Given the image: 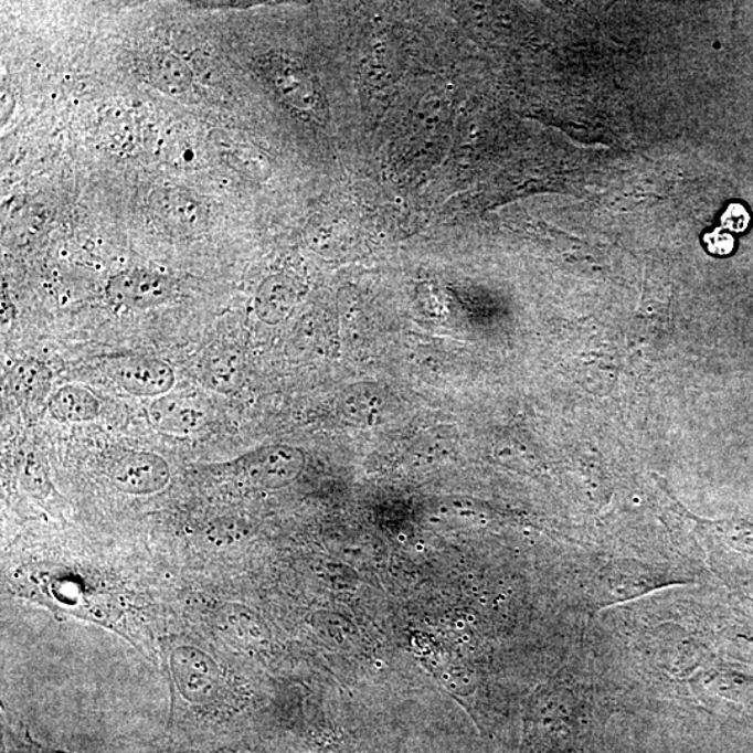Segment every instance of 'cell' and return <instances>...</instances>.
I'll use <instances>...</instances> for the list:
<instances>
[{"mask_svg":"<svg viewBox=\"0 0 753 753\" xmlns=\"http://www.w3.org/2000/svg\"><path fill=\"white\" fill-rule=\"evenodd\" d=\"M105 373L127 394L139 397H161L172 391L174 371L166 360L148 357H114L106 359Z\"/></svg>","mask_w":753,"mask_h":753,"instance_id":"7a4b0ae2","label":"cell"},{"mask_svg":"<svg viewBox=\"0 0 753 753\" xmlns=\"http://www.w3.org/2000/svg\"><path fill=\"white\" fill-rule=\"evenodd\" d=\"M750 224V215L744 206L731 205L723 216V225L730 231L741 232Z\"/></svg>","mask_w":753,"mask_h":753,"instance_id":"4fadbf2b","label":"cell"},{"mask_svg":"<svg viewBox=\"0 0 753 753\" xmlns=\"http://www.w3.org/2000/svg\"><path fill=\"white\" fill-rule=\"evenodd\" d=\"M146 72L153 86L168 94H183L192 83V74L179 57L166 51L148 56Z\"/></svg>","mask_w":753,"mask_h":753,"instance_id":"30bf717a","label":"cell"},{"mask_svg":"<svg viewBox=\"0 0 753 753\" xmlns=\"http://www.w3.org/2000/svg\"><path fill=\"white\" fill-rule=\"evenodd\" d=\"M158 215L169 224H198L201 219L200 206L188 195L173 192L161 194L157 198Z\"/></svg>","mask_w":753,"mask_h":753,"instance_id":"7c38bea8","label":"cell"},{"mask_svg":"<svg viewBox=\"0 0 753 753\" xmlns=\"http://www.w3.org/2000/svg\"><path fill=\"white\" fill-rule=\"evenodd\" d=\"M707 245L713 254H729L733 251L734 238L729 233L715 231L707 236Z\"/></svg>","mask_w":753,"mask_h":753,"instance_id":"5bb4252c","label":"cell"},{"mask_svg":"<svg viewBox=\"0 0 753 753\" xmlns=\"http://www.w3.org/2000/svg\"><path fill=\"white\" fill-rule=\"evenodd\" d=\"M153 427L163 433L190 434L206 422V413L193 397L163 395L151 402L147 410Z\"/></svg>","mask_w":753,"mask_h":753,"instance_id":"52a82bcc","label":"cell"},{"mask_svg":"<svg viewBox=\"0 0 753 753\" xmlns=\"http://www.w3.org/2000/svg\"><path fill=\"white\" fill-rule=\"evenodd\" d=\"M106 296L118 307L145 310L172 298L173 284L163 275L147 269H129L116 274L106 285Z\"/></svg>","mask_w":753,"mask_h":753,"instance_id":"8992f818","label":"cell"},{"mask_svg":"<svg viewBox=\"0 0 753 753\" xmlns=\"http://www.w3.org/2000/svg\"><path fill=\"white\" fill-rule=\"evenodd\" d=\"M169 660L174 686L185 701L206 704L219 699L222 691L220 667L203 650L179 646Z\"/></svg>","mask_w":753,"mask_h":753,"instance_id":"3957f363","label":"cell"},{"mask_svg":"<svg viewBox=\"0 0 753 753\" xmlns=\"http://www.w3.org/2000/svg\"><path fill=\"white\" fill-rule=\"evenodd\" d=\"M109 475L116 489L131 496L153 495L166 489L171 480L167 460L147 450H131L120 456Z\"/></svg>","mask_w":753,"mask_h":753,"instance_id":"5b68a950","label":"cell"},{"mask_svg":"<svg viewBox=\"0 0 753 753\" xmlns=\"http://www.w3.org/2000/svg\"><path fill=\"white\" fill-rule=\"evenodd\" d=\"M305 464L304 450L278 444L243 456L241 469L252 485L275 490L294 481L304 470Z\"/></svg>","mask_w":753,"mask_h":753,"instance_id":"277c9868","label":"cell"},{"mask_svg":"<svg viewBox=\"0 0 753 753\" xmlns=\"http://www.w3.org/2000/svg\"><path fill=\"white\" fill-rule=\"evenodd\" d=\"M295 301V291L288 279L273 278L262 286L257 295V312L262 320L278 322L288 315Z\"/></svg>","mask_w":753,"mask_h":753,"instance_id":"8fae6325","label":"cell"},{"mask_svg":"<svg viewBox=\"0 0 753 753\" xmlns=\"http://www.w3.org/2000/svg\"><path fill=\"white\" fill-rule=\"evenodd\" d=\"M47 410L57 422L83 423L99 416L100 403L86 386L65 385L50 396Z\"/></svg>","mask_w":753,"mask_h":753,"instance_id":"ba28073f","label":"cell"},{"mask_svg":"<svg viewBox=\"0 0 753 753\" xmlns=\"http://www.w3.org/2000/svg\"><path fill=\"white\" fill-rule=\"evenodd\" d=\"M51 380V371L46 369V365L34 360L15 363L10 371V383H12L14 395L30 412L41 411L44 406L50 395Z\"/></svg>","mask_w":753,"mask_h":753,"instance_id":"9c48e42d","label":"cell"},{"mask_svg":"<svg viewBox=\"0 0 753 753\" xmlns=\"http://www.w3.org/2000/svg\"><path fill=\"white\" fill-rule=\"evenodd\" d=\"M259 77L280 104L306 124L326 126L330 110L321 84L304 63L283 53H267L256 61Z\"/></svg>","mask_w":753,"mask_h":753,"instance_id":"6da1fadb","label":"cell"}]
</instances>
